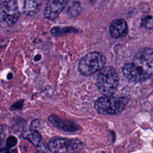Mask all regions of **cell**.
Masks as SVG:
<instances>
[{
	"mask_svg": "<svg viewBox=\"0 0 153 153\" xmlns=\"http://www.w3.org/2000/svg\"><path fill=\"white\" fill-rule=\"evenodd\" d=\"M81 7L79 2H74V4L72 5L71 7H69L68 11L69 14L72 16H78L81 11Z\"/></svg>",
	"mask_w": 153,
	"mask_h": 153,
	"instance_id": "obj_13",
	"label": "cell"
},
{
	"mask_svg": "<svg viewBox=\"0 0 153 153\" xmlns=\"http://www.w3.org/2000/svg\"><path fill=\"white\" fill-rule=\"evenodd\" d=\"M68 3V1L50 0L47 3L44 14L49 20L55 19L62 11Z\"/></svg>",
	"mask_w": 153,
	"mask_h": 153,
	"instance_id": "obj_7",
	"label": "cell"
},
{
	"mask_svg": "<svg viewBox=\"0 0 153 153\" xmlns=\"http://www.w3.org/2000/svg\"><path fill=\"white\" fill-rule=\"evenodd\" d=\"M82 148L83 144L78 139L61 137H53L48 145L49 151L54 153H75Z\"/></svg>",
	"mask_w": 153,
	"mask_h": 153,
	"instance_id": "obj_5",
	"label": "cell"
},
{
	"mask_svg": "<svg viewBox=\"0 0 153 153\" xmlns=\"http://www.w3.org/2000/svg\"><path fill=\"white\" fill-rule=\"evenodd\" d=\"M109 33L114 38H120L126 36L128 33V26L124 19H115L109 26Z\"/></svg>",
	"mask_w": 153,
	"mask_h": 153,
	"instance_id": "obj_9",
	"label": "cell"
},
{
	"mask_svg": "<svg viewBox=\"0 0 153 153\" xmlns=\"http://www.w3.org/2000/svg\"><path fill=\"white\" fill-rule=\"evenodd\" d=\"M76 32V30L72 27L54 26L51 29V33L54 36H59L65 33Z\"/></svg>",
	"mask_w": 153,
	"mask_h": 153,
	"instance_id": "obj_12",
	"label": "cell"
},
{
	"mask_svg": "<svg viewBox=\"0 0 153 153\" xmlns=\"http://www.w3.org/2000/svg\"><path fill=\"white\" fill-rule=\"evenodd\" d=\"M106 61V57L101 53L91 52L80 60L78 69L83 75H90L104 68Z\"/></svg>",
	"mask_w": 153,
	"mask_h": 153,
	"instance_id": "obj_4",
	"label": "cell"
},
{
	"mask_svg": "<svg viewBox=\"0 0 153 153\" xmlns=\"http://www.w3.org/2000/svg\"><path fill=\"white\" fill-rule=\"evenodd\" d=\"M142 25L148 29H153V17L152 16H145L142 19Z\"/></svg>",
	"mask_w": 153,
	"mask_h": 153,
	"instance_id": "obj_14",
	"label": "cell"
},
{
	"mask_svg": "<svg viewBox=\"0 0 153 153\" xmlns=\"http://www.w3.org/2000/svg\"><path fill=\"white\" fill-rule=\"evenodd\" d=\"M124 75L133 82H140L153 75V50L150 48L140 49L133 61L123 67Z\"/></svg>",
	"mask_w": 153,
	"mask_h": 153,
	"instance_id": "obj_1",
	"label": "cell"
},
{
	"mask_svg": "<svg viewBox=\"0 0 153 153\" xmlns=\"http://www.w3.org/2000/svg\"><path fill=\"white\" fill-rule=\"evenodd\" d=\"M1 126H0V130H1Z\"/></svg>",
	"mask_w": 153,
	"mask_h": 153,
	"instance_id": "obj_19",
	"label": "cell"
},
{
	"mask_svg": "<svg viewBox=\"0 0 153 153\" xmlns=\"http://www.w3.org/2000/svg\"><path fill=\"white\" fill-rule=\"evenodd\" d=\"M42 1H25L23 7V12L27 16H33L36 14L41 6Z\"/></svg>",
	"mask_w": 153,
	"mask_h": 153,
	"instance_id": "obj_10",
	"label": "cell"
},
{
	"mask_svg": "<svg viewBox=\"0 0 153 153\" xmlns=\"http://www.w3.org/2000/svg\"><path fill=\"white\" fill-rule=\"evenodd\" d=\"M151 115H152V118H153V109H152V111H151Z\"/></svg>",
	"mask_w": 153,
	"mask_h": 153,
	"instance_id": "obj_18",
	"label": "cell"
},
{
	"mask_svg": "<svg viewBox=\"0 0 153 153\" xmlns=\"http://www.w3.org/2000/svg\"><path fill=\"white\" fill-rule=\"evenodd\" d=\"M119 83V76L111 66L103 68L97 77V85L100 92L105 96H112L116 91Z\"/></svg>",
	"mask_w": 153,
	"mask_h": 153,
	"instance_id": "obj_2",
	"label": "cell"
},
{
	"mask_svg": "<svg viewBox=\"0 0 153 153\" xmlns=\"http://www.w3.org/2000/svg\"><path fill=\"white\" fill-rule=\"evenodd\" d=\"M22 137L28 140L30 143H32L35 146H38L40 145L41 136L38 131L33 129H29L25 130L22 133Z\"/></svg>",
	"mask_w": 153,
	"mask_h": 153,
	"instance_id": "obj_11",
	"label": "cell"
},
{
	"mask_svg": "<svg viewBox=\"0 0 153 153\" xmlns=\"http://www.w3.org/2000/svg\"><path fill=\"white\" fill-rule=\"evenodd\" d=\"M17 142V139L16 137L11 136L7 138L5 142V150L7 151L12 147L14 146Z\"/></svg>",
	"mask_w": 153,
	"mask_h": 153,
	"instance_id": "obj_15",
	"label": "cell"
},
{
	"mask_svg": "<svg viewBox=\"0 0 153 153\" xmlns=\"http://www.w3.org/2000/svg\"><path fill=\"white\" fill-rule=\"evenodd\" d=\"M128 102L126 97H101L96 100L94 108L103 115H117L124 110Z\"/></svg>",
	"mask_w": 153,
	"mask_h": 153,
	"instance_id": "obj_3",
	"label": "cell"
},
{
	"mask_svg": "<svg viewBox=\"0 0 153 153\" xmlns=\"http://www.w3.org/2000/svg\"><path fill=\"white\" fill-rule=\"evenodd\" d=\"M20 17L17 2L5 1L0 4V21L5 22L8 26H13Z\"/></svg>",
	"mask_w": 153,
	"mask_h": 153,
	"instance_id": "obj_6",
	"label": "cell"
},
{
	"mask_svg": "<svg viewBox=\"0 0 153 153\" xmlns=\"http://www.w3.org/2000/svg\"><path fill=\"white\" fill-rule=\"evenodd\" d=\"M48 119L52 125L65 131L74 133L80 130V127L77 124L69 121L63 120L56 115L52 114L50 115Z\"/></svg>",
	"mask_w": 153,
	"mask_h": 153,
	"instance_id": "obj_8",
	"label": "cell"
},
{
	"mask_svg": "<svg viewBox=\"0 0 153 153\" xmlns=\"http://www.w3.org/2000/svg\"><path fill=\"white\" fill-rule=\"evenodd\" d=\"M4 137L0 134V151H6L5 150V145L4 144Z\"/></svg>",
	"mask_w": 153,
	"mask_h": 153,
	"instance_id": "obj_16",
	"label": "cell"
},
{
	"mask_svg": "<svg viewBox=\"0 0 153 153\" xmlns=\"http://www.w3.org/2000/svg\"><path fill=\"white\" fill-rule=\"evenodd\" d=\"M4 153H17V151L16 149H13V150H11V151L4 152Z\"/></svg>",
	"mask_w": 153,
	"mask_h": 153,
	"instance_id": "obj_17",
	"label": "cell"
}]
</instances>
